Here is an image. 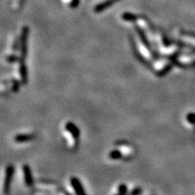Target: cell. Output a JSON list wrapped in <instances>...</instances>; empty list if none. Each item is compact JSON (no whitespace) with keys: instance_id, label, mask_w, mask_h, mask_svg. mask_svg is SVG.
<instances>
[{"instance_id":"6da1fadb","label":"cell","mask_w":195,"mask_h":195,"mask_svg":"<svg viewBox=\"0 0 195 195\" xmlns=\"http://www.w3.org/2000/svg\"><path fill=\"white\" fill-rule=\"evenodd\" d=\"M71 184L72 185V187L74 188L73 190L75 191L76 194L77 195H86V193L84 192L82 185L80 184V182L79 180H77L75 177L71 178Z\"/></svg>"},{"instance_id":"7a4b0ae2","label":"cell","mask_w":195,"mask_h":195,"mask_svg":"<svg viewBox=\"0 0 195 195\" xmlns=\"http://www.w3.org/2000/svg\"><path fill=\"white\" fill-rule=\"evenodd\" d=\"M29 34V29L28 27H24L22 31L21 35V50H22V56L24 57L26 55L27 51V38Z\"/></svg>"},{"instance_id":"3957f363","label":"cell","mask_w":195,"mask_h":195,"mask_svg":"<svg viewBox=\"0 0 195 195\" xmlns=\"http://www.w3.org/2000/svg\"><path fill=\"white\" fill-rule=\"evenodd\" d=\"M66 129L67 131H68L70 134H72L73 137L75 139L79 138V129L76 127L75 124L73 123H67L66 124Z\"/></svg>"},{"instance_id":"277c9868","label":"cell","mask_w":195,"mask_h":195,"mask_svg":"<svg viewBox=\"0 0 195 195\" xmlns=\"http://www.w3.org/2000/svg\"><path fill=\"white\" fill-rule=\"evenodd\" d=\"M119 0H108L105 3H102L101 4H99V6H97L95 8V11H101L102 10H104L106 8H107L108 7H110V5H112L113 3H115V2H118Z\"/></svg>"},{"instance_id":"5b68a950","label":"cell","mask_w":195,"mask_h":195,"mask_svg":"<svg viewBox=\"0 0 195 195\" xmlns=\"http://www.w3.org/2000/svg\"><path fill=\"white\" fill-rule=\"evenodd\" d=\"M33 138V136L30 135V134H20L15 137V141L18 142H29Z\"/></svg>"},{"instance_id":"8992f818","label":"cell","mask_w":195,"mask_h":195,"mask_svg":"<svg viewBox=\"0 0 195 195\" xmlns=\"http://www.w3.org/2000/svg\"><path fill=\"white\" fill-rule=\"evenodd\" d=\"M24 178H25V181L27 182V184H32V177L30 176V168L28 167L27 165L24 166Z\"/></svg>"},{"instance_id":"52a82bcc","label":"cell","mask_w":195,"mask_h":195,"mask_svg":"<svg viewBox=\"0 0 195 195\" xmlns=\"http://www.w3.org/2000/svg\"><path fill=\"white\" fill-rule=\"evenodd\" d=\"M109 157L111 158L112 159H120V158L122 157V154H121V152H120V150H112V151L110 152Z\"/></svg>"},{"instance_id":"ba28073f","label":"cell","mask_w":195,"mask_h":195,"mask_svg":"<svg viewBox=\"0 0 195 195\" xmlns=\"http://www.w3.org/2000/svg\"><path fill=\"white\" fill-rule=\"evenodd\" d=\"M11 175H12V168H8V171H7V178L5 182V190H8L9 189V184H10V180L11 178Z\"/></svg>"},{"instance_id":"9c48e42d","label":"cell","mask_w":195,"mask_h":195,"mask_svg":"<svg viewBox=\"0 0 195 195\" xmlns=\"http://www.w3.org/2000/svg\"><path fill=\"white\" fill-rule=\"evenodd\" d=\"M122 18L127 21H134L137 20V16L132 13H124L122 16Z\"/></svg>"},{"instance_id":"30bf717a","label":"cell","mask_w":195,"mask_h":195,"mask_svg":"<svg viewBox=\"0 0 195 195\" xmlns=\"http://www.w3.org/2000/svg\"><path fill=\"white\" fill-rule=\"evenodd\" d=\"M119 191V194L121 195H125V193H127V187H126L125 184H120L118 189Z\"/></svg>"},{"instance_id":"8fae6325","label":"cell","mask_w":195,"mask_h":195,"mask_svg":"<svg viewBox=\"0 0 195 195\" xmlns=\"http://www.w3.org/2000/svg\"><path fill=\"white\" fill-rule=\"evenodd\" d=\"M79 4V0H72V3H71L72 8H76Z\"/></svg>"}]
</instances>
